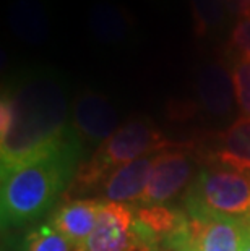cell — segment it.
I'll use <instances>...</instances> for the list:
<instances>
[{
    "label": "cell",
    "instance_id": "17",
    "mask_svg": "<svg viewBox=\"0 0 250 251\" xmlns=\"http://www.w3.org/2000/svg\"><path fill=\"white\" fill-rule=\"evenodd\" d=\"M26 251H75V247L51 226H41L26 238Z\"/></svg>",
    "mask_w": 250,
    "mask_h": 251
},
{
    "label": "cell",
    "instance_id": "21",
    "mask_svg": "<svg viewBox=\"0 0 250 251\" xmlns=\"http://www.w3.org/2000/svg\"><path fill=\"white\" fill-rule=\"evenodd\" d=\"M134 251H164L163 248L159 247H148V245H138V248Z\"/></svg>",
    "mask_w": 250,
    "mask_h": 251
},
{
    "label": "cell",
    "instance_id": "19",
    "mask_svg": "<svg viewBox=\"0 0 250 251\" xmlns=\"http://www.w3.org/2000/svg\"><path fill=\"white\" fill-rule=\"evenodd\" d=\"M226 2L229 5L234 17L241 18L244 15L250 13V0H226Z\"/></svg>",
    "mask_w": 250,
    "mask_h": 251
},
{
    "label": "cell",
    "instance_id": "10",
    "mask_svg": "<svg viewBox=\"0 0 250 251\" xmlns=\"http://www.w3.org/2000/svg\"><path fill=\"white\" fill-rule=\"evenodd\" d=\"M196 91L203 109L211 115L224 117L232 112L236 104L232 76L222 63L210 62L200 68Z\"/></svg>",
    "mask_w": 250,
    "mask_h": 251
},
{
    "label": "cell",
    "instance_id": "13",
    "mask_svg": "<svg viewBox=\"0 0 250 251\" xmlns=\"http://www.w3.org/2000/svg\"><path fill=\"white\" fill-rule=\"evenodd\" d=\"M195 226L198 251H241L246 232V221L242 219L213 217L195 221Z\"/></svg>",
    "mask_w": 250,
    "mask_h": 251
},
{
    "label": "cell",
    "instance_id": "16",
    "mask_svg": "<svg viewBox=\"0 0 250 251\" xmlns=\"http://www.w3.org/2000/svg\"><path fill=\"white\" fill-rule=\"evenodd\" d=\"M236 105L242 119H250V60L237 57L231 68Z\"/></svg>",
    "mask_w": 250,
    "mask_h": 251
},
{
    "label": "cell",
    "instance_id": "22",
    "mask_svg": "<svg viewBox=\"0 0 250 251\" xmlns=\"http://www.w3.org/2000/svg\"><path fill=\"white\" fill-rule=\"evenodd\" d=\"M180 251H198V247H196V243H194V245H189V247L182 248Z\"/></svg>",
    "mask_w": 250,
    "mask_h": 251
},
{
    "label": "cell",
    "instance_id": "20",
    "mask_svg": "<svg viewBox=\"0 0 250 251\" xmlns=\"http://www.w3.org/2000/svg\"><path fill=\"white\" fill-rule=\"evenodd\" d=\"M241 251H250V219L246 221V232H244V242Z\"/></svg>",
    "mask_w": 250,
    "mask_h": 251
},
{
    "label": "cell",
    "instance_id": "18",
    "mask_svg": "<svg viewBox=\"0 0 250 251\" xmlns=\"http://www.w3.org/2000/svg\"><path fill=\"white\" fill-rule=\"evenodd\" d=\"M231 49L237 52V57L250 60V13L237 18L231 29Z\"/></svg>",
    "mask_w": 250,
    "mask_h": 251
},
{
    "label": "cell",
    "instance_id": "7",
    "mask_svg": "<svg viewBox=\"0 0 250 251\" xmlns=\"http://www.w3.org/2000/svg\"><path fill=\"white\" fill-rule=\"evenodd\" d=\"M195 162L184 151H166L158 154L156 165L145 191L138 200L141 206H163L179 195L190 181Z\"/></svg>",
    "mask_w": 250,
    "mask_h": 251
},
{
    "label": "cell",
    "instance_id": "8",
    "mask_svg": "<svg viewBox=\"0 0 250 251\" xmlns=\"http://www.w3.org/2000/svg\"><path fill=\"white\" fill-rule=\"evenodd\" d=\"M158 154L146 156L114 169L99 185L108 202H138L156 165Z\"/></svg>",
    "mask_w": 250,
    "mask_h": 251
},
{
    "label": "cell",
    "instance_id": "1",
    "mask_svg": "<svg viewBox=\"0 0 250 251\" xmlns=\"http://www.w3.org/2000/svg\"><path fill=\"white\" fill-rule=\"evenodd\" d=\"M2 98L12 107V128L2 143V170L36 156L65 136L67 93L60 78L49 72L21 75Z\"/></svg>",
    "mask_w": 250,
    "mask_h": 251
},
{
    "label": "cell",
    "instance_id": "2",
    "mask_svg": "<svg viewBox=\"0 0 250 251\" xmlns=\"http://www.w3.org/2000/svg\"><path fill=\"white\" fill-rule=\"evenodd\" d=\"M80 143L75 130L51 148L2 170V226L20 227L44 216L75 172Z\"/></svg>",
    "mask_w": 250,
    "mask_h": 251
},
{
    "label": "cell",
    "instance_id": "9",
    "mask_svg": "<svg viewBox=\"0 0 250 251\" xmlns=\"http://www.w3.org/2000/svg\"><path fill=\"white\" fill-rule=\"evenodd\" d=\"M103 206L94 200H70L56 211L51 226L78 248L93 233Z\"/></svg>",
    "mask_w": 250,
    "mask_h": 251
},
{
    "label": "cell",
    "instance_id": "4",
    "mask_svg": "<svg viewBox=\"0 0 250 251\" xmlns=\"http://www.w3.org/2000/svg\"><path fill=\"white\" fill-rule=\"evenodd\" d=\"M195 221L213 217L250 219V174L231 167L201 169L184 198Z\"/></svg>",
    "mask_w": 250,
    "mask_h": 251
},
{
    "label": "cell",
    "instance_id": "3",
    "mask_svg": "<svg viewBox=\"0 0 250 251\" xmlns=\"http://www.w3.org/2000/svg\"><path fill=\"white\" fill-rule=\"evenodd\" d=\"M171 146L174 144L159 131L151 119L132 117L101 144L86 164L80 165L68 193H84L96 188L114 169L137 159L166 152Z\"/></svg>",
    "mask_w": 250,
    "mask_h": 251
},
{
    "label": "cell",
    "instance_id": "12",
    "mask_svg": "<svg viewBox=\"0 0 250 251\" xmlns=\"http://www.w3.org/2000/svg\"><path fill=\"white\" fill-rule=\"evenodd\" d=\"M7 20L13 33L29 44H41L49 36V13L42 0H13Z\"/></svg>",
    "mask_w": 250,
    "mask_h": 251
},
{
    "label": "cell",
    "instance_id": "14",
    "mask_svg": "<svg viewBox=\"0 0 250 251\" xmlns=\"http://www.w3.org/2000/svg\"><path fill=\"white\" fill-rule=\"evenodd\" d=\"M216 162L250 174V119H239L220 136Z\"/></svg>",
    "mask_w": 250,
    "mask_h": 251
},
{
    "label": "cell",
    "instance_id": "6",
    "mask_svg": "<svg viewBox=\"0 0 250 251\" xmlns=\"http://www.w3.org/2000/svg\"><path fill=\"white\" fill-rule=\"evenodd\" d=\"M134 222L125 202H104L93 233L75 251H134L138 248Z\"/></svg>",
    "mask_w": 250,
    "mask_h": 251
},
{
    "label": "cell",
    "instance_id": "11",
    "mask_svg": "<svg viewBox=\"0 0 250 251\" xmlns=\"http://www.w3.org/2000/svg\"><path fill=\"white\" fill-rule=\"evenodd\" d=\"M88 25L93 36L108 46L124 44L134 31L132 15L114 0H96L89 8Z\"/></svg>",
    "mask_w": 250,
    "mask_h": 251
},
{
    "label": "cell",
    "instance_id": "15",
    "mask_svg": "<svg viewBox=\"0 0 250 251\" xmlns=\"http://www.w3.org/2000/svg\"><path fill=\"white\" fill-rule=\"evenodd\" d=\"M198 36L222 33L234 15L226 0H189Z\"/></svg>",
    "mask_w": 250,
    "mask_h": 251
},
{
    "label": "cell",
    "instance_id": "5",
    "mask_svg": "<svg viewBox=\"0 0 250 251\" xmlns=\"http://www.w3.org/2000/svg\"><path fill=\"white\" fill-rule=\"evenodd\" d=\"M72 128L77 136L93 146H101L119 130L120 117L108 96L84 89L72 102Z\"/></svg>",
    "mask_w": 250,
    "mask_h": 251
}]
</instances>
